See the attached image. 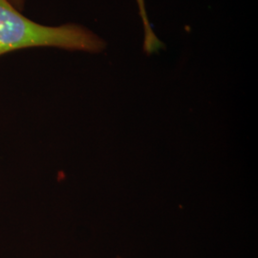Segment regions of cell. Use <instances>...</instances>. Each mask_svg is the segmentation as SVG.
Returning a JSON list of instances; mask_svg holds the SVG:
<instances>
[{
    "instance_id": "6da1fadb",
    "label": "cell",
    "mask_w": 258,
    "mask_h": 258,
    "mask_svg": "<svg viewBox=\"0 0 258 258\" xmlns=\"http://www.w3.org/2000/svg\"><path fill=\"white\" fill-rule=\"evenodd\" d=\"M39 47L99 54L106 48V42L80 24H39L22 15L8 0H0V56L21 49Z\"/></svg>"
},
{
    "instance_id": "7a4b0ae2",
    "label": "cell",
    "mask_w": 258,
    "mask_h": 258,
    "mask_svg": "<svg viewBox=\"0 0 258 258\" xmlns=\"http://www.w3.org/2000/svg\"><path fill=\"white\" fill-rule=\"evenodd\" d=\"M10 3L19 12H23L25 9V0H8Z\"/></svg>"
}]
</instances>
